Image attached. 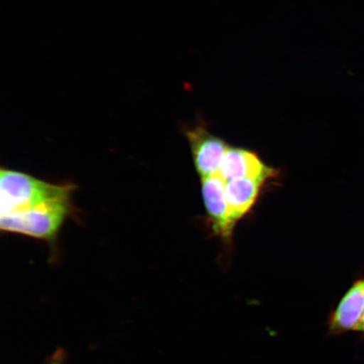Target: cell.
Masks as SVG:
<instances>
[{
  "mask_svg": "<svg viewBox=\"0 0 364 364\" xmlns=\"http://www.w3.org/2000/svg\"><path fill=\"white\" fill-rule=\"evenodd\" d=\"M216 175L225 182L248 178L265 183L276 176L277 171L266 165L257 154L245 149L230 147Z\"/></svg>",
  "mask_w": 364,
  "mask_h": 364,
  "instance_id": "cell-5",
  "label": "cell"
},
{
  "mask_svg": "<svg viewBox=\"0 0 364 364\" xmlns=\"http://www.w3.org/2000/svg\"><path fill=\"white\" fill-rule=\"evenodd\" d=\"M364 316V277L357 279L330 313L327 327L328 335L341 336L358 331Z\"/></svg>",
  "mask_w": 364,
  "mask_h": 364,
  "instance_id": "cell-6",
  "label": "cell"
},
{
  "mask_svg": "<svg viewBox=\"0 0 364 364\" xmlns=\"http://www.w3.org/2000/svg\"><path fill=\"white\" fill-rule=\"evenodd\" d=\"M65 354L61 350L54 353L49 364H65Z\"/></svg>",
  "mask_w": 364,
  "mask_h": 364,
  "instance_id": "cell-8",
  "label": "cell"
},
{
  "mask_svg": "<svg viewBox=\"0 0 364 364\" xmlns=\"http://www.w3.org/2000/svg\"><path fill=\"white\" fill-rule=\"evenodd\" d=\"M359 332H362L364 334V316L363 317V320L361 321L360 326H359L358 331Z\"/></svg>",
  "mask_w": 364,
  "mask_h": 364,
  "instance_id": "cell-9",
  "label": "cell"
},
{
  "mask_svg": "<svg viewBox=\"0 0 364 364\" xmlns=\"http://www.w3.org/2000/svg\"><path fill=\"white\" fill-rule=\"evenodd\" d=\"M75 186L63 193L43 200L21 211L0 216V229L6 233L55 242L61 228L73 211Z\"/></svg>",
  "mask_w": 364,
  "mask_h": 364,
  "instance_id": "cell-1",
  "label": "cell"
},
{
  "mask_svg": "<svg viewBox=\"0 0 364 364\" xmlns=\"http://www.w3.org/2000/svg\"><path fill=\"white\" fill-rule=\"evenodd\" d=\"M68 186L49 183L24 172L2 168L0 172V216L21 211L54 197L63 192Z\"/></svg>",
  "mask_w": 364,
  "mask_h": 364,
  "instance_id": "cell-2",
  "label": "cell"
},
{
  "mask_svg": "<svg viewBox=\"0 0 364 364\" xmlns=\"http://www.w3.org/2000/svg\"><path fill=\"white\" fill-rule=\"evenodd\" d=\"M202 196L213 233L230 243L236 225L225 198V182L215 175L202 178Z\"/></svg>",
  "mask_w": 364,
  "mask_h": 364,
  "instance_id": "cell-4",
  "label": "cell"
},
{
  "mask_svg": "<svg viewBox=\"0 0 364 364\" xmlns=\"http://www.w3.org/2000/svg\"><path fill=\"white\" fill-rule=\"evenodd\" d=\"M263 185L262 181L248 178L225 182L226 202L235 224L252 210Z\"/></svg>",
  "mask_w": 364,
  "mask_h": 364,
  "instance_id": "cell-7",
  "label": "cell"
},
{
  "mask_svg": "<svg viewBox=\"0 0 364 364\" xmlns=\"http://www.w3.org/2000/svg\"><path fill=\"white\" fill-rule=\"evenodd\" d=\"M188 140L193 162L202 178L217 174L228 149V144L213 135L206 127L196 126L185 132Z\"/></svg>",
  "mask_w": 364,
  "mask_h": 364,
  "instance_id": "cell-3",
  "label": "cell"
}]
</instances>
